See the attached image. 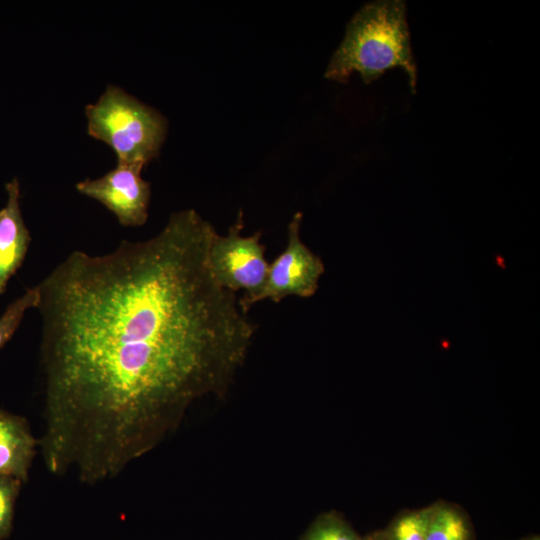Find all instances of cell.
Here are the masks:
<instances>
[{
  "mask_svg": "<svg viewBox=\"0 0 540 540\" xmlns=\"http://www.w3.org/2000/svg\"><path fill=\"white\" fill-rule=\"evenodd\" d=\"M39 445L24 417L0 408V475L26 483Z\"/></svg>",
  "mask_w": 540,
  "mask_h": 540,
  "instance_id": "ba28073f",
  "label": "cell"
},
{
  "mask_svg": "<svg viewBox=\"0 0 540 540\" xmlns=\"http://www.w3.org/2000/svg\"><path fill=\"white\" fill-rule=\"evenodd\" d=\"M243 214L224 236L214 234L208 251V264L217 283L241 297H250L263 286L269 268L265 259V246L260 242L261 232L243 236Z\"/></svg>",
  "mask_w": 540,
  "mask_h": 540,
  "instance_id": "277c9868",
  "label": "cell"
},
{
  "mask_svg": "<svg viewBox=\"0 0 540 540\" xmlns=\"http://www.w3.org/2000/svg\"><path fill=\"white\" fill-rule=\"evenodd\" d=\"M426 540H475L471 518L454 503L434 502Z\"/></svg>",
  "mask_w": 540,
  "mask_h": 540,
  "instance_id": "9c48e42d",
  "label": "cell"
},
{
  "mask_svg": "<svg viewBox=\"0 0 540 540\" xmlns=\"http://www.w3.org/2000/svg\"><path fill=\"white\" fill-rule=\"evenodd\" d=\"M144 166L118 163L97 179H85L76 184L82 195L90 197L112 212L125 227L146 223L150 203V183L142 178Z\"/></svg>",
  "mask_w": 540,
  "mask_h": 540,
  "instance_id": "8992f818",
  "label": "cell"
},
{
  "mask_svg": "<svg viewBox=\"0 0 540 540\" xmlns=\"http://www.w3.org/2000/svg\"><path fill=\"white\" fill-rule=\"evenodd\" d=\"M85 115L88 134L110 146L118 163L145 166L157 157L167 133L158 110L112 84L85 106Z\"/></svg>",
  "mask_w": 540,
  "mask_h": 540,
  "instance_id": "3957f363",
  "label": "cell"
},
{
  "mask_svg": "<svg viewBox=\"0 0 540 540\" xmlns=\"http://www.w3.org/2000/svg\"><path fill=\"white\" fill-rule=\"evenodd\" d=\"M215 233L175 212L148 240L72 252L36 285L51 474L114 479L241 363L255 326L210 271Z\"/></svg>",
  "mask_w": 540,
  "mask_h": 540,
  "instance_id": "6da1fadb",
  "label": "cell"
},
{
  "mask_svg": "<svg viewBox=\"0 0 540 540\" xmlns=\"http://www.w3.org/2000/svg\"><path fill=\"white\" fill-rule=\"evenodd\" d=\"M23 482L15 477L0 475V540L12 531L14 509Z\"/></svg>",
  "mask_w": 540,
  "mask_h": 540,
  "instance_id": "4fadbf2b",
  "label": "cell"
},
{
  "mask_svg": "<svg viewBox=\"0 0 540 540\" xmlns=\"http://www.w3.org/2000/svg\"><path fill=\"white\" fill-rule=\"evenodd\" d=\"M303 540H364L341 517L325 514L319 517L304 535Z\"/></svg>",
  "mask_w": 540,
  "mask_h": 540,
  "instance_id": "7c38bea8",
  "label": "cell"
},
{
  "mask_svg": "<svg viewBox=\"0 0 540 540\" xmlns=\"http://www.w3.org/2000/svg\"><path fill=\"white\" fill-rule=\"evenodd\" d=\"M521 540H540V537L539 535H532V536L525 537Z\"/></svg>",
  "mask_w": 540,
  "mask_h": 540,
  "instance_id": "9a60e30c",
  "label": "cell"
},
{
  "mask_svg": "<svg viewBox=\"0 0 540 540\" xmlns=\"http://www.w3.org/2000/svg\"><path fill=\"white\" fill-rule=\"evenodd\" d=\"M302 217L301 212L293 215L288 224L287 245L269 264L261 289L250 297L238 298L239 307L245 314L254 304L265 299L279 303L287 296L308 298L317 291L324 265L300 239Z\"/></svg>",
  "mask_w": 540,
  "mask_h": 540,
  "instance_id": "5b68a950",
  "label": "cell"
},
{
  "mask_svg": "<svg viewBox=\"0 0 540 540\" xmlns=\"http://www.w3.org/2000/svg\"><path fill=\"white\" fill-rule=\"evenodd\" d=\"M433 503L399 512L386 526L376 531L381 540H426Z\"/></svg>",
  "mask_w": 540,
  "mask_h": 540,
  "instance_id": "30bf717a",
  "label": "cell"
},
{
  "mask_svg": "<svg viewBox=\"0 0 540 540\" xmlns=\"http://www.w3.org/2000/svg\"><path fill=\"white\" fill-rule=\"evenodd\" d=\"M364 540H381L378 536L377 532H374L372 534H369L368 536L364 537Z\"/></svg>",
  "mask_w": 540,
  "mask_h": 540,
  "instance_id": "5bb4252c",
  "label": "cell"
},
{
  "mask_svg": "<svg viewBox=\"0 0 540 540\" xmlns=\"http://www.w3.org/2000/svg\"><path fill=\"white\" fill-rule=\"evenodd\" d=\"M39 298V290L34 286L7 306L0 316V349L13 337L25 313L31 308L37 309Z\"/></svg>",
  "mask_w": 540,
  "mask_h": 540,
  "instance_id": "8fae6325",
  "label": "cell"
},
{
  "mask_svg": "<svg viewBox=\"0 0 540 540\" xmlns=\"http://www.w3.org/2000/svg\"><path fill=\"white\" fill-rule=\"evenodd\" d=\"M399 67L416 91L417 68L413 58L404 1H376L364 5L347 25L345 37L333 54L325 77L347 83L354 72L365 84L387 70Z\"/></svg>",
  "mask_w": 540,
  "mask_h": 540,
  "instance_id": "7a4b0ae2",
  "label": "cell"
},
{
  "mask_svg": "<svg viewBox=\"0 0 540 540\" xmlns=\"http://www.w3.org/2000/svg\"><path fill=\"white\" fill-rule=\"evenodd\" d=\"M7 202L0 209V295L27 255L31 236L20 205V184L14 178L5 186Z\"/></svg>",
  "mask_w": 540,
  "mask_h": 540,
  "instance_id": "52a82bcc",
  "label": "cell"
}]
</instances>
